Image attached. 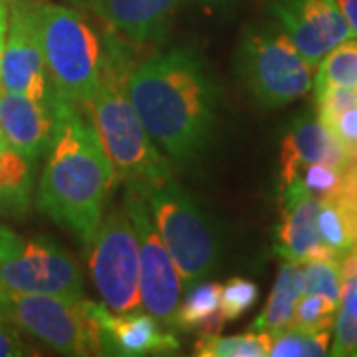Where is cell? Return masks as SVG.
<instances>
[{
	"label": "cell",
	"instance_id": "1",
	"mask_svg": "<svg viewBox=\"0 0 357 357\" xmlns=\"http://www.w3.org/2000/svg\"><path fill=\"white\" fill-rule=\"evenodd\" d=\"M128 93L145 131L169 157L195 161L211 141L217 88L191 48H171L129 70Z\"/></svg>",
	"mask_w": 357,
	"mask_h": 357
},
{
	"label": "cell",
	"instance_id": "2",
	"mask_svg": "<svg viewBox=\"0 0 357 357\" xmlns=\"http://www.w3.org/2000/svg\"><path fill=\"white\" fill-rule=\"evenodd\" d=\"M44 155L36 206L88 250L117 181L88 115L60 98Z\"/></svg>",
	"mask_w": 357,
	"mask_h": 357
},
{
	"label": "cell",
	"instance_id": "3",
	"mask_svg": "<svg viewBox=\"0 0 357 357\" xmlns=\"http://www.w3.org/2000/svg\"><path fill=\"white\" fill-rule=\"evenodd\" d=\"M128 62L123 48L107 38L102 79L86 109L115 181L147 191L169 181L171 169L131 105Z\"/></svg>",
	"mask_w": 357,
	"mask_h": 357
},
{
	"label": "cell",
	"instance_id": "4",
	"mask_svg": "<svg viewBox=\"0 0 357 357\" xmlns=\"http://www.w3.org/2000/svg\"><path fill=\"white\" fill-rule=\"evenodd\" d=\"M32 20L54 93L86 107L102 79L105 44L86 16L62 4L32 2Z\"/></svg>",
	"mask_w": 357,
	"mask_h": 357
},
{
	"label": "cell",
	"instance_id": "5",
	"mask_svg": "<svg viewBox=\"0 0 357 357\" xmlns=\"http://www.w3.org/2000/svg\"><path fill=\"white\" fill-rule=\"evenodd\" d=\"M143 197L155 229L177 266L183 288L215 272L220 260V243L211 220L191 195L169 178L143 191Z\"/></svg>",
	"mask_w": 357,
	"mask_h": 357
},
{
	"label": "cell",
	"instance_id": "6",
	"mask_svg": "<svg viewBox=\"0 0 357 357\" xmlns=\"http://www.w3.org/2000/svg\"><path fill=\"white\" fill-rule=\"evenodd\" d=\"M0 316L62 356H102L93 302L48 294L0 292Z\"/></svg>",
	"mask_w": 357,
	"mask_h": 357
},
{
	"label": "cell",
	"instance_id": "7",
	"mask_svg": "<svg viewBox=\"0 0 357 357\" xmlns=\"http://www.w3.org/2000/svg\"><path fill=\"white\" fill-rule=\"evenodd\" d=\"M236 70L256 102L266 107L296 102L314 84V68L280 24L256 26L244 32L236 54Z\"/></svg>",
	"mask_w": 357,
	"mask_h": 357
},
{
	"label": "cell",
	"instance_id": "8",
	"mask_svg": "<svg viewBox=\"0 0 357 357\" xmlns=\"http://www.w3.org/2000/svg\"><path fill=\"white\" fill-rule=\"evenodd\" d=\"M89 274L103 306L115 314L133 312L139 302V250L126 208L102 218L89 244Z\"/></svg>",
	"mask_w": 357,
	"mask_h": 357
},
{
	"label": "cell",
	"instance_id": "9",
	"mask_svg": "<svg viewBox=\"0 0 357 357\" xmlns=\"http://www.w3.org/2000/svg\"><path fill=\"white\" fill-rule=\"evenodd\" d=\"M126 213L135 230L139 250V302L167 330H177V310L183 294V282L173 258L155 229L143 191L128 187Z\"/></svg>",
	"mask_w": 357,
	"mask_h": 357
},
{
	"label": "cell",
	"instance_id": "10",
	"mask_svg": "<svg viewBox=\"0 0 357 357\" xmlns=\"http://www.w3.org/2000/svg\"><path fill=\"white\" fill-rule=\"evenodd\" d=\"M0 292L84 298V276L62 246L38 238L0 262Z\"/></svg>",
	"mask_w": 357,
	"mask_h": 357
},
{
	"label": "cell",
	"instance_id": "11",
	"mask_svg": "<svg viewBox=\"0 0 357 357\" xmlns=\"http://www.w3.org/2000/svg\"><path fill=\"white\" fill-rule=\"evenodd\" d=\"M10 26L0 56V91L48 102L56 93L40 50L30 0H10Z\"/></svg>",
	"mask_w": 357,
	"mask_h": 357
},
{
	"label": "cell",
	"instance_id": "12",
	"mask_svg": "<svg viewBox=\"0 0 357 357\" xmlns=\"http://www.w3.org/2000/svg\"><path fill=\"white\" fill-rule=\"evenodd\" d=\"M272 13L312 68H318L335 46L354 38L335 0H272Z\"/></svg>",
	"mask_w": 357,
	"mask_h": 357
},
{
	"label": "cell",
	"instance_id": "13",
	"mask_svg": "<svg viewBox=\"0 0 357 357\" xmlns=\"http://www.w3.org/2000/svg\"><path fill=\"white\" fill-rule=\"evenodd\" d=\"M93 318L102 356H175L181 349V342L173 332H163V326L147 312L115 314L103 304H93Z\"/></svg>",
	"mask_w": 357,
	"mask_h": 357
},
{
	"label": "cell",
	"instance_id": "14",
	"mask_svg": "<svg viewBox=\"0 0 357 357\" xmlns=\"http://www.w3.org/2000/svg\"><path fill=\"white\" fill-rule=\"evenodd\" d=\"M56 112L58 96L40 102L22 93L0 91V135L8 147L36 165L50 145Z\"/></svg>",
	"mask_w": 357,
	"mask_h": 357
},
{
	"label": "cell",
	"instance_id": "15",
	"mask_svg": "<svg viewBox=\"0 0 357 357\" xmlns=\"http://www.w3.org/2000/svg\"><path fill=\"white\" fill-rule=\"evenodd\" d=\"M282 220L276 229V252L284 260L306 262L312 258H342L321 243L318 232V197L300 178L282 187Z\"/></svg>",
	"mask_w": 357,
	"mask_h": 357
},
{
	"label": "cell",
	"instance_id": "16",
	"mask_svg": "<svg viewBox=\"0 0 357 357\" xmlns=\"http://www.w3.org/2000/svg\"><path fill=\"white\" fill-rule=\"evenodd\" d=\"M349 157L351 153L324 121H319L318 117H300L282 143V187L296 181L300 169L310 163H324L335 169H345Z\"/></svg>",
	"mask_w": 357,
	"mask_h": 357
},
{
	"label": "cell",
	"instance_id": "17",
	"mask_svg": "<svg viewBox=\"0 0 357 357\" xmlns=\"http://www.w3.org/2000/svg\"><path fill=\"white\" fill-rule=\"evenodd\" d=\"M183 2L185 0H89L105 24L139 44L163 38Z\"/></svg>",
	"mask_w": 357,
	"mask_h": 357
},
{
	"label": "cell",
	"instance_id": "18",
	"mask_svg": "<svg viewBox=\"0 0 357 357\" xmlns=\"http://www.w3.org/2000/svg\"><path fill=\"white\" fill-rule=\"evenodd\" d=\"M302 296V266L298 262L286 260L278 270L274 288L268 296V302L260 316L252 321V332H264L274 335L290 328L294 318V307Z\"/></svg>",
	"mask_w": 357,
	"mask_h": 357
},
{
	"label": "cell",
	"instance_id": "19",
	"mask_svg": "<svg viewBox=\"0 0 357 357\" xmlns=\"http://www.w3.org/2000/svg\"><path fill=\"white\" fill-rule=\"evenodd\" d=\"M34 169L13 147L0 149V217H22L30 208Z\"/></svg>",
	"mask_w": 357,
	"mask_h": 357
},
{
	"label": "cell",
	"instance_id": "20",
	"mask_svg": "<svg viewBox=\"0 0 357 357\" xmlns=\"http://www.w3.org/2000/svg\"><path fill=\"white\" fill-rule=\"evenodd\" d=\"M340 268L344 290L333 321L335 337L330 354L335 357H357V246L342 256Z\"/></svg>",
	"mask_w": 357,
	"mask_h": 357
},
{
	"label": "cell",
	"instance_id": "21",
	"mask_svg": "<svg viewBox=\"0 0 357 357\" xmlns=\"http://www.w3.org/2000/svg\"><path fill=\"white\" fill-rule=\"evenodd\" d=\"M272 335L264 332L243 335H218L201 333L195 344V356L199 357H266L270 354Z\"/></svg>",
	"mask_w": 357,
	"mask_h": 357
},
{
	"label": "cell",
	"instance_id": "22",
	"mask_svg": "<svg viewBox=\"0 0 357 357\" xmlns=\"http://www.w3.org/2000/svg\"><path fill=\"white\" fill-rule=\"evenodd\" d=\"M220 306V284L217 282H195L189 286L185 298H181L177 310V330H203L218 314Z\"/></svg>",
	"mask_w": 357,
	"mask_h": 357
},
{
	"label": "cell",
	"instance_id": "23",
	"mask_svg": "<svg viewBox=\"0 0 357 357\" xmlns=\"http://www.w3.org/2000/svg\"><path fill=\"white\" fill-rule=\"evenodd\" d=\"M314 89L357 88V38L345 40L330 50L318 64Z\"/></svg>",
	"mask_w": 357,
	"mask_h": 357
},
{
	"label": "cell",
	"instance_id": "24",
	"mask_svg": "<svg viewBox=\"0 0 357 357\" xmlns=\"http://www.w3.org/2000/svg\"><path fill=\"white\" fill-rule=\"evenodd\" d=\"M342 258H312L302 262V294H318L340 306L344 278Z\"/></svg>",
	"mask_w": 357,
	"mask_h": 357
},
{
	"label": "cell",
	"instance_id": "25",
	"mask_svg": "<svg viewBox=\"0 0 357 357\" xmlns=\"http://www.w3.org/2000/svg\"><path fill=\"white\" fill-rule=\"evenodd\" d=\"M332 330L324 332H302L296 328H286L272 335L270 354L272 357H319L330 349Z\"/></svg>",
	"mask_w": 357,
	"mask_h": 357
},
{
	"label": "cell",
	"instance_id": "26",
	"mask_svg": "<svg viewBox=\"0 0 357 357\" xmlns=\"http://www.w3.org/2000/svg\"><path fill=\"white\" fill-rule=\"evenodd\" d=\"M316 220H318L319 238L332 252H335L337 256H344L345 252H349L356 246V241L349 232L345 217L342 215V211H340V206H337L332 195L318 199V217H316Z\"/></svg>",
	"mask_w": 357,
	"mask_h": 357
},
{
	"label": "cell",
	"instance_id": "27",
	"mask_svg": "<svg viewBox=\"0 0 357 357\" xmlns=\"http://www.w3.org/2000/svg\"><path fill=\"white\" fill-rule=\"evenodd\" d=\"M337 314V304L318 296V294H302L294 307V318L290 328L302 332H324L332 330Z\"/></svg>",
	"mask_w": 357,
	"mask_h": 357
},
{
	"label": "cell",
	"instance_id": "28",
	"mask_svg": "<svg viewBox=\"0 0 357 357\" xmlns=\"http://www.w3.org/2000/svg\"><path fill=\"white\" fill-rule=\"evenodd\" d=\"M258 302V286L246 278H230L220 286V306L218 314L225 321H234L244 316Z\"/></svg>",
	"mask_w": 357,
	"mask_h": 357
},
{
	"label": "cell",
	"instance_id": "29",
	"mask_svg": "<svg viewBox=\"0 0 357 357\" xmlns=\"http://www.w3.org/2000/svg\"><path fill=\"white\" fill-rule=\"evenodd\" d=\"M298 178L307 191L321 199V197H330L340 189L342 178H344V169H335L324 163H310L300 169Z\"/></svg>",
	"mask_w": 357,
	"mask_h": 357
},
{
	"label": "cell",
	"instance_id": "30",
	"mask_svg": "<svg viewBox=\"0 0 357 357\" xmlns=\"http://www.w3.org/2000/svg\"><path fill=\"white\" fill-rule=\"evenodd\" d=\"M319 119V117H318ZM321 121V119H319ZM324 123L330 128L333 135L342 141L345 149L354 155L357 151V103L345 107L342 112H337L332 117L324 119Z\"/></svg>",
	"mask_w": 357,
	"mask_h": 357
},
{
	"label": "cell",
	"instance_id": "31",
	"mask_svg": "<svg viewBox=\"0 0 357 357\" xmlns=\"http://www.w3.org/2000/svg\"><path fill=\"white\" fill-rule=\"evenodd\" d=\"M30 347L22 342L18 330L10 321L0 316V357H22L28 356Z\"/></svg>",
	"mask_w": 357,
	"mask_h": 357
},
{
	"label": "cell",
	"instance_id": "32",
	"mask_svg": "<svg viewBox=\"0 0 357 357\" xmlns=\"http://www.w3.org/2000/svg\"><path fill=\"white\" fill-rule=\"evenodd\" d=\"M22 244H24V241L14 230L0 225V262L16 255L22 248Z\"/></svg>",
	"mask_w": 357,
	"mask_h": 357
},
{
	"label": "cell",
	"instance_id": "33",
	"mask_svg": "<svg viewBox=\"0 0 357 357\" xmlns=\"http://www.w3.org/2000/svg\"><path fill=\"white\" fill-rule=\"evenodd\" d=\"M335 2H337L342 14H344L345 22L349 24L354 36L357 38V0H335Z\"/></svg>",
	"mask_w": 357,
	"mask_h": 357
},
{
	"label": "cell",
	"instance_id": "34",
	"mask_svg": "<svg viewBox=\"0 0 357 357\" xmlns=\"http://www.w3.org/2000/svg\"><path fill=\"white\" fill-rule=\"evenodd\" d=\"M6 32H8V10H6V0H0V56L4 50Z\"/></svg>",
	"mask_w": 357,
	"mask_h": 357
},
{
	"label": "cell",
	"instance_id": "35",
	"mask_svg": "<svg viewBox=\"0 0 357 357\" xmlns=\"http://www.w3.org/2000/svg\"><path fill=\"white\" fill-rule=\"evenodd\" d=\"M204 4H227V2H232V0H201Z\"/></svg>",
	"mask_w": 357,
	"mask_h": 357
},
{
	"label": "cell",
	"instance_id": "36",
	"mask_svg": "<svg viewBox=\"0 0 357 357\" xmlns=\"http://www.w3.org/2000/svg\"><path fill=\"white\" fill-rule=\"evenodd\" d=\"M2 147H6V143H4V139H2V135H0V149H2Z\"/></svg>",
	"mask_w": 357,
	"mask_h": 357
},
{
	"label": "cell",
	"instance_id": "37",
	"mask_svg": "<svg viewBox=\"0 0 357 357\" xmlns=\"http://www.w3.org/2000/svg\"><path fill=\"white\" fill-rule=\"evenodd\" d=\"M6 2H10V0H6ZM30 2H40V0H30Z\"/></svg>",
	"mask_w": 357,
	"mask_h": 357
},
{
	"label": "cell",
	"instance_id": "38",
	"mask_svg": "<svg viewBox=\"0 0 357 357\" xmlns=\"http://www.w3.org/2000/svg\"><path fill=\"white\" fill-rule=\"evenodd\" d=\"M74 2H79V0H74Z\"/></svg>",
	"mask_w": 357,
	"mask_h": 357
}]
</instances>
